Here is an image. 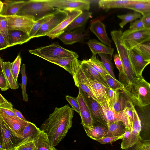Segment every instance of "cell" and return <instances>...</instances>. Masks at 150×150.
I'll return each mask as SVG.
<instances>
[{
    "instance_id": "6da1fadb",
    "label": "cell",
    "mask_w": 150,
    "mask_h": 150,
    "mask_svg": "<svg viewBox=\"0 0 150 150\" xmlns=\"http://www.w3.org/2000/svg\"><path fill=\"white\" fill-rule=\"evenodd\" d=\"M73 110L68 104L55 107L40 127L47 134L52 147L59 143L72 127Z\"/></svg>"
},
{
    "instance_id": "7a4b0ae2",
    "label": "cell",
    "mask_w": 150,
    "mask_h": 150,
    "mask_svg": "<svg viewBox=\"0 0 150 150\" xmlns=\"http://www.w3.org/2000/svg\"><path fill=\"white\" fill-rule=\"evenodd\" d=\"M122 33L121 30H114L111 32L110 34L122 64V71L119 74V81L126 86L139 77L132 67L129 50L125 45L122 38Z\"/></svg>"
},
{
    "instance_id": "3957f363",
    "label": "cell",
    "mask_w": 150,
    "mask_h": 150,
    "mask_svg": "<svg viewBox=\"0 0 150 150\" xmlns=\"http://www.w3.org/2000/svg\"><path fill=\"white\" fill-rule=\"evenodd\" d=\"M135 106L143 107L150 105V83L142 76L121 90Z\"/></svg>"
},
{
    "instance_id": "277c9868",
    "label": "cell",
    "mask_w": 150,
    "mask_h": 150,
    "mask_svg": "<svg viewBox=\"0 0 150 150\" xmlns=\"http://www.w3.org/2000/svg\"><path fill=\"white\" fill-rule=\"evenodd\" d=\"M58 9L52 6L50 0H30L27 1L16 15L31 18L36 21L54 13Z\"/></svg>"
},
{
    "instance_id": "5b68a950",
    "label": "cell",
    "mask_w": 150,
    "mask_h": 150,
    "mask_svg": "<svg viewBox=\"0 0 150 150\" xmlns=\"http://www.w3.org/2000/svg\"><path fill=\"white\" fill-rule=\"evenodd\" d=\"M29 52L30 53L46 60L73 56H79L76 53L63 47L57 42L35 49L29 50Z\"/></svg>"
},
{
    "instance_id": "8992f818",
    "label": "cell",
    "mask_w": 150,
    "mask_h": 150,
    "mask_svg": "<svg viewBox=\"0 0 150 150\" xmlns=\"http://www.w3.org/2000/svg\"><path fill=\"white\" fill-rule=\"evenodd\" d=\"M99 103L108 126L114 122L121 121L124 123L126 129L131 130L132 125L125 109L121 112H117L113 110L108 101L105 100Z\"/></svg>"
},
{
    "instance_id": "52a82bcc",
    "label": "cell",
    "mask_w": 150,
    "mask_h": 150,
    "mask_svg": "<svg viewBox=\"0 0 150 150\" xmlns=\"http://www.w3.org/2000/svg\"><path fill=\"white\" fill-rule=\"evenodd\" d=\"M122 38L125 46L128 50L143 44L150 40V29L129 31L127 30L123 32Z\"/></svg>"
},
{
    "instance_id": "ba28073f",
    "label": "cell",
    "mask_w": 150,
    "mask_h": 150,
    "mask_svg": "<svg viewBox=\"0 0 150 150\" xmlns=\"http://www.w3.org/2000/svg\"><path fill=\"white\" fill-rule=\"evenodd\" d=\"M5 17L7 21L8 30H20L28 35L35 22L32 18L25 16L16 15Z\"/></svg>"
},
{
    "instance_id": "9c48e42d",
    "label": "cell",
    "mask_w": 150,
    "mask_h": 150,
    "mask_svg": "<svg viewBox=\"0 0 150 150\" xmlns=\"http://www.w3.org/2000/svg\"><path fill=\"white\" fill-rule=\"evenodd\" d=\"M0 150H16L18 139L0 118Z\"/></svg>"
},
{
    "instance_id": "30bf717a",
    "label": "cell",
    "mask_w": 150,
    "mask_h": 150,
    "mask_svg": "<svg viewBox=\"0 0 150 150\" xmlns=\"http://www.w3.org/2000/svg\"><path fill=\"white\" fill-rule=\"evenodd\" d=\"M54 8L64 11L79 10L88 11L90 2L86 0H50Z\"/></svg>"
},
{
    "instance_id": "8fae6325",
    "label": "cell",
    "mask_w": 150,
    "mask_h": 150,
    "mask_svg": "<svg viewBox=\"0 0 150 150\" xmlns=\"http://www.w3.org/2000/svg\"><path fill=\"white\" fill-rule=\"evenodd\" d=\"M68 16L67 11L58 9L54 13L53 17L42 25L33 38L46 36L47 33L65 19Z\"/></svg>"
},
{
    "instance_id": "7c38bea8",
    "label": "cell",
    "mask_w": 150,
    "mask_h": 150,
    "mask_svg": "<svg viewBox=\"0 0 150 150\" xmlns=\"http://www.w3.org/2000/svg\"><path fill=\"white\" fill-rule=\"evenodd\" d=\"M1 118L18 139V142L22 138L23 131L28 121L23 120L19 117L11 116L0 113Z\"/></svg>"
},
{
    "instance_id": "4fadbf2b",
    "label": "cell",
    "mask_w": 150,
    "mask_h": 150,
    "mask_svg": "<svg viewBox=\"0 0 150 150\" xmlns=\"http://www.w3.org/2000/svg\"><path fill=\"white\" fill-rule=\"evenodd\" d=\"M79 56L47 59V61L63 68L74 76L80 67L81 62L78 59Z\"/></svg>"
},
{
    "instance_id": "5bb4252c",
    "label": "cell",
    "mask_w": 150,
    "mask_h": 150,
    "mask_svg": "<svg viewBox=\"0 0 150 150\" xmlns=\"http://www.w3.org/2000/svg\"><path fill=\"white\" fill-rule=\"evenodd\" d=\"M76 97L80 108V115L83 127H91L94 124L90 109L82 91L80 89Z\"/></svg>"
},
{
    "instance_id": "9a60e30c",
    "label": "cell",
    "mask_w": 150,
    "mask_h": 150,
    "mask_svg": "<svg viewBox=\"0 0 150 150\" xmlns=\"http://www.w3.org/2000/svg\"><path fill=\"white\" fill-rule=\"evenodd\" d=\"M129 103L132 109L133 117L130 136V141L129 148H130L139 143L142 139L140 136L142 125L140 118L135 106L132 103L131 101H130Z\"/></svg>"
},
{
    "instance_id": "2e32d148",
    "label": "cell",
    "mask_w": 150,
    "mask_h": 150,
    "mask_svg": "<svg viewBox=\"0 0 150 150\" xmlns=\"http://www.w3.org/2000/svg\"><path fill=\"white\" fill-rule=\"evenodd\" d=\"M137 107L142 125L140 136L143 139H150V105Z\"/></svg>"
},
{
    "instance_id": "e0dca14e",
    "label": "cell",
    "mask_w": 150,
    "mask_h": 150,
    "mask_svg": "<svg viewBox=\"0 0 150 150\" xmlns=\"http://www.w3.org/2000/svg\"><path fill=\"white\" fill-rule=\"evenodd\" d=\"M67 11L68 13L67 17L55 28L47 33L46 35L52 39L58 38L65 32V30L72 22L77 16L81 14L83 11L79 10Z\"/></svg>"
},
{
    "instance_id": "ac0fdd59",
    "label": "cell",
    "mask_w": 150,
    "mask_h": 150,
    "mask_svg": "<svg viewBox=\"0 0 150 150\" xmlns=\"http://www.w3.org/2000/svg\"><path fill=\"white\" fill-rule=\"evenodd\" d=\"M128 50L133 68L137 76L141 77L144 69L150 62L146 60L135 48Z\"/></svg>"
},
{
    "instance_id": "d6986e66",
    "label": "cell",
    "mask_w": 150,
    "mask_h": 150,
    "mask_svg": "<svg viewBox=\"0 0 150 150\" xmlns=\"http://www.w3.org/2000/svg\"><path fill=\"white\" fill-rule=\"evenodd\" d=\"M83 93L89 106L94 123H100L108 127L99 103L91 97Z\"/></svg>"
},
{
    "instance_id": "ffe728a7",
    "label": "cell",
    "mask_w": 150,
    "mask_h": 150,
    "mask_svg": "<svg viewBox=\"0 0 150 150\" xmlns=\"http://www.w3.org/2000/svg\"><path fill=\"white\" fill-rule=\"evenodd\" d=\"M86 78L87 84L99 103H101L105 100L108 101L107 92L108 88L96 80L89 78Z\"/></svg>"
},
{
    "instance_id": "44dd1931",
    "label": "cell",
    "mask_w": 150,
    "mask_h": 150,
    "mask_svg": "<svg viewBox=\"0 0 150 150\" xmlns=\"http://www.w3.org/2000/svg\"><path fill=\"white\" fill-rule=\"evenodd\" d=\"M130 101L124 92L120 90H118L115 91L113 98L108 102L115 111L120 112L130 105Z\"/></svg>"
},
{
    "instance_id": "7402d4cb",
    "label": "cell",
    "mask_w": 150,
    "mask_h": 150,
    "mask_svg": "<svg viewBox=\"0 0 150 150\" xmlns=\"http://www.w3.org/2000/svg\"><path fill=\"white\" fill-rule=\"evenodd\" d=\"M90 30L102 43L111 47L112 41L108 38L104 24L100 21L97 20L91 23Z\"/></svg>"
},
{
    "instance_id": "603a6c76",
    "label": "cell",
    "mask_w": 150,
    "mask_h": 150,
    "mask_svg": "<svg viewBox=\"0 0 150 150\" xmlns=\"http://www.w3.org/2000/svg\"><path fill=\"white\" fill-rule=\"evenodd\" d=\"M28 1L5 0L3 2L4 6L0 16H8L17 14Z\"/></svg>"
},
{
    "instance_id": "cb8c5ba5",
    "label": "cell",
    "mask_w": 150,
    "mask_h": 150,
    "mask_svg": "<svg viewBox=\"0 0 150 150\" xmlns=\"http://www.w3.org/2000/svg\"><path fill=\"white\" fill-rule=\"evenodd\" d=\"M73 77L76 86L79 89H80L83 93L98 102L87 84V78L80 66L75 75Z\"/></svg>"
},
{
    "instance_id": "d4e9b609",
    "label": "cell",
    "mask_w": 150,
    "mask_h": 150,
    "mask_svg": "<svg viewBox=\"0 0 150 150\" xmlns=\"http://www.w3.org/2000/svg\"><path fill=\"white\" fill-rule=\"evenodd\" d=\"M80 66L86 76L96 80L107 87L109 88L104 77L95 70L86 60L81 62Z\"/></svg>"
},
{
    "instance_id": "484cf974",
    "label": "cell",
    "mask_w": 150,
    "mask_h": 150,
    "mask_svg": "<svg viewBox=\"0 0 150 150\" xmlns=\"http://www.w3.org/2000/svg\"><path fill=\"white\" fill-rule=\"evenodd\" d=\"M138 0H100L99 1V7L104 10L112 8H126L136 3Z\"/></svg>"
},
{
    "instance_id": "4316f807",
    "label": "cell",
    "mask_w": 150,
    "mask_h": 150,
    "mask_svg": "<svg viewBox=\"0 0 150 150\" xmlns=\"http://www.w3.org/2000/svg\"><path fill=\"white\" fill-rule=\"evenodd\" d=\"M83 128L87 135L95 140L104 137L108 130L107 127L99 122L94 123L91 127Z\"/></svg>"
},
{
    "instance_id": "83f0119b",
    "label": "cell",
    "mask_w": 150,
    "mask_h": 150,
    "mask_svg": "<svg viewBox=\"0 0 150 150\" xmlns=\"http://www.w3.org/2000/svg\"><path fill=\"white\" fill-rule=\"evenodd\" d=\"M86 43L89 46L93 54H103L112 56L114 49L108 46L97 40L93 39L89 40Z\"/></svg>"
},
{
    "instance_id": "f1b7e54d",
    "label": "cell",
    "mask_w": 150,
    "mask_h": 150,
    "mask_svg": "<svg viewBox=\"0 0 150 150\" xmlns=\"http://www.w3.org/2000/svg\"><path fill=\"white\" fill-rule=\"evenodd\" d=\"M8 33L9 47L17 45H22L31 39L29 35L20 30H8Z\"/></svg>"
},
{
    "instance_id": "f546056e",
    "label": "cell",
    "mask_w": 150,
    "mask_h": 150,
    "mask_svg": "<svg viewBox=\"0 0 150 150\" xmlns=\"http://www.w3.org/2000/svg\"><path fill=\"white\" fill-rule=\"evenodd\" d=\"M86 36L85 33L75 31L65 32L58 38L66 45H72L74 43L83 41Z\"/></svg>"
},
{
    "instance_id": "4dcf8cb0",
    "label": "cell",
    "mask_w": 150,
    "mask_h": 150,
    "mask_svg": "<svg viewBox=\"0 0 150 150\" xmlns=\"http://www.w3.org/2000/svg\"><path fill=\"white\" fill-rule=\"evenodd\" d=\"M1 70H2L10 88L16 89L19 87L18 82H16L12 74L11 70V62L9 61L3 62L1 58L0 59Z\"/></svg>"
},
{
    "instance_id": "1f68e13d",
    "label": "cell",
    "mask_w": 150,
    "mask_h": 150,
    "mask_svg": "<svg viewBox=\"0 0 150 150\" xmlns=\"http://www.w3.org/2000/svg\"><path fill=\"white\" fill-rule=\"evenodd\" d=\"M33 140L36 150H51L54 147L51 145L47 134L42 131L41 130Z\"/></svg>"
},
{
    "instance_id": "d6a6232c",
    "label": "cell",
    "mask_w": 150,
    "mask_h": 150,
    "mask_svg": "<svg viewBox=\"0 0 150 150\" xmlns=\"http://www.w3.org/2000/svg\"><path fill=\"white\" fill-rule=\"evenodd\" d=\"M134 10L145 16L150 14V0H138L127 8Z\"/></svg>"
},
{
    "instance_id": "836d02e7",
    "label": "cell",
    "mask_w": 150,
    "mask_h": 150,
    "mask_svg": "<svg viewBox=\"0 0 150 150\" xmlns=\"http://www.w3.org/2000/svg\"><path fill=\"white\" fill-rule=\"evenodd\" d=\"M41 131L40 128H38L35 124L28 121V125L23 131L22 138L18 141V144L28 139H33Z\"/></svg>"
},
{
    "instance_id": "e575fe53",
    "label": "cell",
    "mask_w": 150,
    "mask_h": 150,
    "mask_svg": "<svg viewBox=\"0 0 150 150\" xmlns=\"http://www.w3.org/2000/svg\"><path fill=\"white\" fill-rule=\"evenodd\" d=\"M108 131L104 137L120 136L123 135L126 129L124 123L120 121L114 122L108 126Z\"/></svg>"
},
{
    "instance_id": "d590c367",
    "label": "cell",
    "mask_w": 150,
    "mask_h": 150,
    "mask_svg": "<svg viewBox=\"0 0 150 150\" xmlns=\"http://www.w3.org/2000/svg\"><path fill=\"white\" fill-rule=\"evenodd\" d=\"M92 13L88 11H84L76 18L68 26L65 32H69L74 29L83 25L90 18Z\"/></svg>"
},
{
    "instance_id": "8d00e7d4",
    "label": "cell",
    "mask_w": 150,
    "mask_h": 150,
    "mask_svg": "<svg viewBox=\"0 0 150 150\" xmlns=\"http://www.w3.org/2000/svg\"><path fill=\"white\" fill-rule=\"evenodd\" d=\"M86 61L95 70L103 77L106 75L109 74L105 68L102 62L96 58V55L92 54L90 58Z\"/></svg>"
},
{
    "instance_id": "74e56055",
    "label": "cell",
    "mask_w": 150,
    "mask_h": 150,
    "mask_svg": "<svg viewBox=\"0 0 150 150\" xmlns=\"http://www.w3.org/2000/svg\"><path fill=\"white\" fill-rule=\"evenodd\" d=\"M142 16L140 13H130L117 15V17L122 20L119 24V25L122 28L128 23L136 20L137 19L142 18Z\"/></svg>"
},
{
    "instance_id": "f35d334b",
    "label": "cell",
    "mask_w": 150,
    "mask_h": 150,
    "mask_svg": "<svg viewBox=\"0 0 150 150\" xmlns=\"http://www.w3.org/2000/svg\"><path fill=\"white\" fill-rule=\"evenodd\" d=\"M54 14V13L47 15L35 21L29 34L31 38H33L42 25L53 17Z\"/></svg>"
},
{
    "instance_id": "ab89813d",
    "label": "cell",
    "mask_w": 150,
    "mask_h": 150,
    "mask_svg": "<svg viewBox=\"0 0 150 150\" xmlns=\"http://www.w3.org/2000/svg\"><path fill=\"white\" fill-rule=\"evenodd\" d=\"M109 88L114 91L118 90H121L125 87L124 85L121 82L112 77L109 74L104 76Z\"/></svg>"
},
{
    "instance_id": "60d3db41",
    "label": "cell",
    "mask_w": 150,
    "mask_h": 150,
    "mask_svg": "<svg viewBox=\"0 0 150 150\" xmlns=\"http://www.w3.org/2000/svg\"><path fill=\"white\" fill-rule=\"evenodd\" d=\"M25 64H23L21 67V74L22 83L21 87L22 92L23 100L27 102L28 100V96L26 92L27 76L26 74Z\"/></svg>"
},
{
    "instance_id": "b9f144b4",
    "label": "cell",
    "mask_w": 150,
    "mask_h": 150,
    "mask_svg": "<svg viewBox=\"0 0 150 150\" xmlns=\"http://www.w3.org/2000/svg\"><path fill=\"white\" fill-rule=\"evenodd\" d=\"M21 62V59L19 54L14 61L11 63V72L15 81L17 82L18 76L20 71Z\"/></svg>"
},
{
    "instance_id": "7bdbcfd3",
    "label": "cell",
    "mask_w": 150,
    "mask_h": 150,
    "mask_svg": "<svg viewBox=\"0 0 150 150\" xmlns=\"http://www.w3.org/2000/svg\"><path fill=\"white\" fill-rule=\"evenodd\" d=\"M98 55L100 57L102 62L109 74L112 77L115 78L113 71L112 63L110 60L107 54H99Z\"/></svg>"
},
{
    "instance_id": "ee69618b",
    "label": "cell",
    "mask_w": 150,
    "mask_h": 150,
    "mask_svg": "<svg viewBox=\"0 0 150 150\" xmlns=\"http://www.w3.org/2000/svg\"><path fill=\"white\" fill-rule=\"evenodd\" d=\"M16 150H36L34 140L28 139L18 144Z\"/></svg>"
},
{
    "instance_id": "f6af8a7d",
    "label": "cell",
    "mask_w": 150,
    "mask_h": 150,
    "mask_svg": "<svg viewBox=\"0 0 150 150\" xmlns=\"http://www.w3.org/2000/svg\"><path fill=\"white\" fill-rule=\"evenodd\" d=\"M8 22L6 18L3 16H0V33L8 42Z\"/></svg>"
},
{
    "instance_id": "bcb514c9",
    "label": "cell",
    "mask_w": 150,
    "mask_h": 150,
    "mask_svg": "<svg viewBox=\"0 0 150 150\" xmlns=\"http://www.w3.org/2000/svg\"><path fill=\"white\" fill-rule=\"evenodd\" d=\"M144 58L150 62V47L143 44L136 46L135 47Z\"/></svg>"
},
{
    "instance_id": "7dc6e473",
    "label": "cell",
    "mask_w": 150,
    "mask_h": 150,
    "mask_svg": "<svg viewBox=\"0 0 150 150\" xmlns=\"http://www.w3.org/2000/svg\"><path fill=\"white\" fill-rule=\"evenodd\" d=\"M125 150H150V139H142L133 146Z\"/></svg>"
},
{
    "instance_id": "c3c4849f",
    "label": "cell",
    "mask_w": 150,
    "mask_h": 150,
    "mask_svg": "<svg viewBox=\"0 0 150 150\" xmlns=\"http://www.w3.org/2000/svg\"><path fill=\"white\" fill-rule=\"evenodd\" d=\"M131 131V130L126 129L122 138V141L121 144V148L122 149L125 150L130 147Z\"/></svg>"
},
{
    "instance_id": "681fc988",
    "label": "cell",
    "mask_w": 150,
    "mask_h": 150,
    "mask_svg": "<svg viewBox=\"0 0 150 150\" xmlns=\"http://www.w3.org/2000/svg\"><path fill=\"white\" fill-rule=\"evenodd\" d=\"M145 28L142 17L137 19L130 24L129 28L127 30L129 31H133Z\"/></svg>"
},
{
    "instance_id": "f907efd6",
    "label": "cell",
    "mask_w": 150,
    "mask_h": 150,
    "mask_svg": "<svg viewBox=\"0 0 150 150\" xmlns=\"http://www.w3.org/2000/svg\"><path fill=\"white\" fill-rule=\"evenodd\" d=\"M65 98L67 101L72 106L73 110L80 115L79 106L76 97L74 98L69 95H67L65 96Z\"/></svg>"
},
{
    "instance_id": "816d5d0a",
    "label": "cell",
    "mask_w": 150,
    "mask_h": 150,
    "mask_svg": "<svg viewBox=\"0 0 150 150\" xmlns=\"http://www.w3.org/2000/svg\"><path fill=\"white\" fill-rule=\"evenodd\" d=\"M123 135L120 136H108L104 137L101 139L96 140V141L98 142L101 144L110 143L115 142L118 139H122Z\"/></svg>"
},
{
    "instance_id": "f5cc1de1",
    "label": "cell",
    "mask_w": 150,
    "mask_h": 150,
    "mask_svg": "<svg viewBox=\"0 0 150 150\" xmlns=\"http://www.w3.org/2000/svg\"><path fill=\"white\" fill-rule=\"evenodd\" d=\"M0 88L2 91H6L9 88L4 73L2 70L0 71Z\"/></svg>"
},
{
    "instance_id": "db71d44e",
    "label": "cell",
    "mask_w": 150,
    "mask_h": 150,
    "mask_svg": "<svg viewBox=\"0 0 150 150\" xmlns=\"http://www.w3.org/2000/svg\"><path fill=\"white\" fill-rule=\"evenodd\" d=\"M0 108L11 110L13 109L12 104L6 100L1 94H0Z\"/></svg>"
},
{
    "instance_id": "11a10c76",
    "label": "cell",
    "mask_w": 150,
    "mask_h": 150,
    "mask_svg": "<svg viewBox=\"0 0 150 150\" xmlns=\"http://www.w3.org/2000/svg\"><path fill=\"white\" fill-rule=\"evenodd\" d=\"M114 62L117 68L118 69L119 74L121 73L122 70V62L118 54H116L113 56Z\"/></svg>"
},
{
    "instance_id": "9f6ffc18",
    "label": "cell",
    "mask_w": 150,
    "mask_h": 150,
    "mask_svg": "<svg viewBox=\"0 0 150 150\" xmlns=\"http://www.w3.org/2000/svg\"><path fill=\"white\" fill-rule=\"evenodd\" d=\"M9 47L8 42L0 33V50H3Z\"/></svg>"
},
{
    "instance_id": "6f0895ef",
    "label": "cell",
    "mask_w": 150,
    "mask_h": 150,
    "mask_svg": "<svg viewBox=\"0 0 150 150\" xmlns=\"http://www.w3.org/2000/svg\"><path fill=\"white\" fill-rule=\"evenodd\" d=\"M125 110L127 115L132 125L133 117V113L130 104L129 106L125 108Z\"/></svg>"
},
{
    "instance_id": "680465c9",
    "label": "cell",
    "mask_w": 150,
    "mask_h": 150,
    "mask_svg": "<svg viewBox=\"0 0 150 150\" xmlns=\"http://www.w3.org/2000/svg\"><path fill=\"white\" fill-rule=\"evenodd\" d=\"M145 28L150 29V14L142 17Z\"/></svg>"
},
{
    "instance_id": "91938a15",
    "label": "cell",
    "mask_w": 150,
    "mask_h": 150,
    "mask_svg": "<svg viewBox=\"0 0 150 150\" xmlns=\"http://www.w3.org/2000/svg\"><path fill=\"white\" fill-rule=\"evenodd\" d=\"M0 113H3L6 115L9 116H17L12 110H11L0 108Z\"/></svg>"
},
{
    "instance_id": "94428289",
    "label": "cell",
    "mask_w": 150,
    "mask_h": 150,
    "mask_svg": "<svg viewBox=\"0 0 150 150\" xmlns=\"http://www.w3.org/2000/svg\"><path fill=\"white\" fill-rule=\"evenodd\" d=\"M115 93L114 91L112 89L108 88V89L107 96L108 98V101L110 100L113 98Z\"/></svg>"
},
{
    "instance_id": "6125c7cd",
    "label": "cell",
    "mask_w": 150,
    "mask_h": 150,
    "mask_svg": "<svg viewBox=\"0 0 150 150\" xmlns=\"http://www.w3.org/2000/svg\"><path fill=\"white\" fill-rule=\"evenodd\" d=\"M12 110L17 117L25 121H27L26 119L23 116L22 114L20 112V111L15 108H13Z\"/></svg>"
},
{
    "instance_id": "be15d7a7",
    "label": "cell",
    "mask_w": 150,
    "mask_h": 150,
    "mask_svg": "<svg viewBox=\"0 0 150 150\" xmlns=\"http://www.w3.org/2000/svg\"><path fill=\"white\" fill-rule=\"evenodd\" d=\"M4 6V3L3 1H0V12H1Z\"/></svg>"
},
{
    "instance_id": "e7e4bbea",
    "label": "cell",
    "mask_w": 150,
    "mask_h": 150,
    "mask_svg": "<svg viewBox=\"0 0 150 150\" xmlns=\"http://www.w3.org/2000/svg\"><path fill=\"white\" fill-rule=\"evenodd\" d=\"M142 44L150 47V40L144 42Z\"/></svg>"
},
{
    "instance_id": "03108f58",
    "label": "cell",
    "mask_w": 150,
    "mask_h": 150,
    "mask_svg": "<svg viewBox=\"0 0 150 150\" xmlns=\"http://www.w3.org/2000/svg\"><path fill=\"white\" fill-rule=\"evenodd\" d=\"M51 150H57L54 147L53 149Z\"/></svg>"
}]
</instances>
